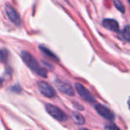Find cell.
Wrapping results in <instances>:
<instances>
[{"label": "cell", "instance_id": "1", "mask_svg": "<svg viewBox=\"0 0 130 130\" xmlns=\"http://www.w3.org/2000/svg\"><path fill=\"white\" fill-rule=\"evenodd\" d=\"M21 56L24 61V62L26 64V66L32 71L35 72L37 75L43 78L47 77V72L45 69H43L40 67L39 63L37 62V59L28 52L27 51H22L21 53Z\"/></svg>", "mask_w": 130, "mask_h": 130}, {"label": "cell", "instance_id": "2", "mask_svg": "<svg viewBox=\"0 0 130 130\" xmlns=\"http://www.w3.org/2000/svg\"><path fill=\"white\" fill-rule=\"evenodd\" d=\"M45 109L49 115L59 122H64L68 120V116L61 109L53 104H46L45 105Z\"/></svg>", "mask_w": 130, "mask_h": 130}, {"label": "cell", "instance_id": "3", "mask_svg": "<svg viewBox=\"0 0 130 130\" xmlns=\"http://www.w3.org/2000/svg\"><path fill=\"white\" fill-rule=\"evenodd\" d=\"M75 88L79 96L86 102H88L90 104H94L95 103L96 100L94 97L91 94V93L82 84L80 83H75Z\"/></svg>", "mask_w": 130, "mask_h": 130}, {"label": "cell", "instance_id": "4", "mask_svg": "<svg viewBox=\"0 0 130 130\" xmlns=\"http://www.w3.org/2000/svg\"><path fill=\"white\" fill-rule=\"evenodd\" d=\"M37 87L40 92L46 98H53L56 97V93L55 89L47 82L43 81H40L37 82Z\"/></svg>", "mask_w": 130, "mask_h": 130}, {"label": "cell", "instance_id": "5", "mask_svg": "<svg viewBox=\"0 0 130 130\" xmlns=\"http://www.w3.org/2000/svg\"><path fill=\"white\" fill-rule=\"evenodd\" d=\"M55 85L56 86L57 89L60 92L65 94L68 96H71V97L75 95V90L69 82L60 80V79H56L55 81Z\"/></svg>", "mask_w": 130, "mask_h": 130}, {"label": "cell", "instance_id": "6", "mask_svg": "<svg viewBox=\"0 0 130 130\" xmlns=\"http://www.w3.org/2000/svg\"><path fill=\"white\" fill-rule=\"evenodd\" d=\"M94 108H95L96 111L98 113V114L100 116H101L102 117H104V119L110 120V121L114 120V118H115L114 113L107 107H106L103 104H98L95 105Z\"/></svg>", "mask_w": 130, "mask_h": 130}, {"label": "cell", "instance_id": "7", "mask_svg": "<svg viewBox=\"0 0 130 130\" xmlns=\"http://www.w3.org/2000/svg\"><path fill=\"white\" fill-rule=\"evenodd\" d=\"M5 12L8 18V19L16 26L21 25V18L16 10L9 4H6L5 5Z\"/></svg>", "mask_w": 130, "mask_h": 130}, {"label": "cell", "instance_id": "8", "mask_svg": "<svg viewBox=\"0 0 130 130\" xmlns=\"http://www.w3.org/2000/svg\"><path fill=\"white\" fill-rule=\"evenodd\" d=\"M102 25L105 28H107V29H108L110 30H112L113 32H118L119 29H120L118 22L116 20L111 19V18H106V19H104L102 21Z\"/></svg>", "mask_w": 130, "mask_h": 130}, {"label": "cell", "instance_id": "9", "mask_svg": "<svg viewBox=\"0 0 130 130\" xmlns=\"http://www.w3.org/2000/svg\"><path fill=\"white\" fill-rule=\"evenodd\" d=\"M72 120L75 124L78 125H84L85 123V117L78 113H74L72 114Z\"/></svg>", "mask_w": 130, "mask_h": 130}, {"label": "cell", "instance_id": "10", "mask_svg": "<svg viewBox=\"0 0 130 130\" xmlns=\"http://www.w3.org/2000/svg\"><path fill=\"white\" fill-rule=\"evenodd\" d=\"M39 49L40 50L41 52H43L45 55H46V56H49L50 58H51V59H55V60H58V57H56V56L51 50H50L47 47L40 45V46H39Z\"/></svg>", "mask_w": 130, "mask_h": 130}, {"label": "cell", "instance_id": "11", "mask_svg": "<svg viewBox=\"0 0 130 130\" xmlns=\"http://www.w3.org/2000/svg\"><path fill=\"white\" fill-rule=\"evenodd\" d=\"M122 35L124 40L127 42L130 41V28L129 25H126L122 31Z\"/></svg>", "mask_w": 130, "mask_h": 130}, {"label": "cell", "instance_id": "12", "mask_svg": "<svg viewBox=\"0 0 130 130\" xmlns=\"http://www.w3.org/2000/svg\"><path fill=\"white\" fill-rule=\"evenodd\" d=\"M113 3H114V5L115 7L122 13H125L126 11V8H125V6L123 5V3L122 2L121 0H113Z\"/></svg>", "mask_w": 130, "mask_h": 130}, {"label": "cell", "instance_id": "13", "mask_svg": "<svg viewBox=\"0 0 130 130\" xmlns=\"http://www.w3.org/2000/svg\"><path fill=\"white\" fill-rule=\"evenodd\" d=\"M105 129L108 130H121L119 127H117L115 124H109L105 126Z\"/></svg>", "mask_w": 130, "mask_h": 130}, {"label": "cell", "instance_id": "14", "mask_svg": "<svg viewBox=\"0 0 130 130\" xmlns=\"http://www.w3.org/2000/svg\"><path fill=\"white\" fill-rule=\"evenodd\" d=\"M6 59H7V54L3 50H0V61L5 62Z\"/></svg>", "mask_w": 130, "mask_h": 130}, {"label": "cell", "instance_id": "15", "mask_svg": "<svg viewBox=\"0 0 130 130\" xmlns=\"http://www.w3.org/2000/svg\"><path fill=\"white\" fill-rule=\"evenodd\" d=\"M11 91L14 92V93H20L21 91V88L19 86V85H14V86H12L11 88Z\"/></svg>", "mask_w": 130, "mask_h": 130}, {"label": "cell", "instance_id": "16", "mask_svg": "<svg viewBox=\"0 0 130 130\" xmlns=\"http://www.w3.org/2000/svg\"><path fill=\"white\" fill-rule=\"evenodd\" d=\"M73 105H74L75 108L78 109V110H84V107H83V106H82V104H78V103H77V102H75V103H73Z\"/></svg>", "mask_w": 130, "mask_h": 130}, {"label": "cell", "instance_id": "17", "mask_svg": "<svg viewBox=\"0 0 130 130\" xmlns=\"http://www.w3.org/2000/svg\"><path fill=\"white\" fill-rule=\"evenodd\" d=\"M3 85V79L2 78H0V88Z\"/></svg>", "mask_w": 130, "mask_h": 130}, {"label": "cell", "instance_id": "18", "mask_svg": "<svg viewBox=\"0 0 130 130\" xmlns=\"http://www.w3.org/2000/svg\"><path fill=\"white\" fill-rule=\"evenodd\" d=\"M80 130H89V129H86V128H82V129H80Z\"/></svg>", "mask_w": 130, "mask_h": 130}, {"label": "cell", "instance_id": "19", "mask_svg": "<svg viewBox=\"0 0 130 130\" xmlns=\"http://www.w3.org/2000/svg\"><path fill=\"white\" fill-rule=\"evenodd\" d=\"M127 1H128V2H129V0H127Z\"/></svg>", "mask_w": 130, "mask_h": 130}]
</instances>
